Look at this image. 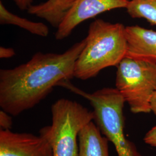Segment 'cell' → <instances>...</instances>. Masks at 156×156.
I'll return each mask as SVG.
<instances>
[{
	"label": "cell",
	"mask_w": 156,
	"mask_h": 156,
	"mask_svg": "<svg viewBox=\"0 0 156 156\" xmlns=\"http://www.w3.org/2000/svg\"><path fill=\"white\" fill-rule=\"evenodd\" d=\"M85 38L62 53L38 52L28 62L0 70V106L16 116L38 105L53 88L74 78Z\"/></svg>",
	"instance_id": "6da1fadb"
},
{
	"label": "cell",
	"mask_w": 156,
	"mask_h": 156,
	"mask_svg": "<svg viewBox=\"0 0 156 156\" xmlns=\"http://www.w3.org/2000/svg\"><path fill=\"white\" fill-rule=\"evenodd\" d=\"M86 44L75 62L74 78L87 80L108 67H117L126 56V27L97 19L89 26Z\"/></svg>",
	"instance_id": "7a4b0ae2"
},
{
	"label": "cell",
	"mask_w": 156,
	"mask_h": 156,
	"mask_svg": "<svg viewBox=\"0 0 156 156\" xmlns=\"http://www.w3.org/2000/svg\"><path fill=\"white\" fill-rule=\"evenodd\" d=\"M60 86L89 101L93 108V120L102 135L114 145L117 156H142L134 143L125 136L124 106L126 101L116 88L105 87L87 93L75 87L69 80L62 82Z\"/></svg>",
	"instance_id": "3957f363"
},
{
	"label": "cell",
	"mask_w": 156,
	"mask_h": 156,
	"mask_svg": "<svg viewBox=\"0 0 156 156\" xmlns=\"http://www.w3.org/2000/svg\"><path fill=\"white\" fill-rule=\"evenodd\" d=\"M51 124L40 130L49 140L53 156H78L79 134L94 120L93 112L75 101L61 98L52 105Z\"/></svg>",
	"instance_id": "277c9868"
},
{
	"label": "cell",
	"mask_w": 156,
	"mask_h": 156,
	"mask_svg": "<svg viewBox=\"0 0 156 156\" xmlns=\"http://www.w3.org/2000/svg\"><path fill=\"white\" fill-rule=\"evenodd\" d=\"M116 88L134 113L151 112L156 91V63L125 57L118 64Z\"/></svg>",
	"instance_id": "5b68a950"
},
{
	"label": "cell",
	"mask_w": 156,
	"mask_h": 156,
	"mask_svg": "<svg viewBox=\"0 0 156 156\" xmlns=\"http://www.w3.org/2000/svg\"><path fill=\"white\" fill-rule=\"evenodd\" d=\"M130 0H76L57 28L55 38L63 40L80 23L105 12L126 8Z\"/></svg>",
	"instance_id": "8992f818"
},
{
	"label": "cell",
	"mask_w": 156,
	"mask_h": 156,
	"mask_svg": "<svg viewBox=\"0 0 156 156\" xmlns=\"http://www.w3.org/2000/svg\"><path fill=\"white\" fill-rule=\"evenodd\" d=\"M0 156H53L49 140L42 134L0 129Z\"/></svg>",
	"instance_id": "52a82bcc"
},
{
	"label": "cell",
	"mask_w": 156,
	"mask_h": 156,
	"mask_svg": "<svg viewBox=\"0 0 156 156\" xmlns=\"http://www.w3.org/2000/svg\"><path fill=\"white\" fill-rule=\"evenodd\" d=\"M126 57L156 63V31L138 25L126 27Z\"/></svg>",
	"instance_id": "ba28073f"
},
{
	"label": "cell",
	"mask_w": 156,
	"mask_h": 156,
	"mask_svg": "<svg viewBox=\"0 0 156 156\" xmlns=\"http://www.w3.org/2000/svg\"><path fill=\"white\" fill-rule=\"evenodd\" d=\"M108 141L91 121L79 134L78 156H109Z\"/></svg>",
	"instance_id": "9c48e42d"
},
{
	"label": "cell",
	"mask_w": 156,
	"mask_h": 156,
	"mask_svg": "<svg viewBox=\"0 0 156 156\" xmlns=\"http://www.w3.org/2000/svg\"><path fill=\"white\" fill-rule=\"evenodd\" d=\"M76 0H48L45 2L30 6L29 14L44 19L57 28Z\"/></svg>",
	"instance_id": "30bf717a"
},
{
	"label": "cell",
	"mask_w": 156,
	"mask_h": 156,
	"mask_svg": "<svg viewBox=\"0 0 156 156\" xmlns=\"http://www.w3.org/2000/svg\"><path fill=\"white\" fill-rule=\"evenodd\" d=\"M0 24L14 25L42 37H46L49 34V29L44 23L33 22L12 13L6 8L1 1L0 2Z\"/></svg>",
	"instance_id": "8fae6325"
},
{
	"label": "cell",
	"mask_w": 156,
	"mask_h": 156,
	"mask_svg": "<svg viewBox=\"0 0 156 156\" xmlns=\"http://www.w3.org/2000/svg\"><path fill=\"white\" fill-rule=\"evenodd\" d=\"M126 9L131 17L145 19L156 26V0H130Z\"/></svg>",
	"instance_id": "7c38bea8"
},
{
	"label": "cell",
	"mask_w": 156,
	"mask_h": 156,
	"mask_svg": "<svg viewBox=\"0 0 156 156\" xmlns=\"http://www.w3.org/2000/svg\"><path fill=\"white\" fill-rule=\"evenodd\" d=\"M11 116L2 109L0 111V129L6 130L11 128L13 124Z\"/></svg>",
	"instance_id": "4fadbf2b"
},
{
	"label": "cell",
	"mask_w": 156,
	"mask_h": 156,
	"mask_svg": "<svg viewBox=\"0 0 156 156\" xmlns=\"http://www.w3.org/2000/svg\"><path fill=\"white\" fill-rule=\"evenodd\" d=\"M144 140L146 144L151 147H156V126L146 134Z\"/></svg>",
	"instance_id": "5bb4252c"
},
{
	"label": "cell",
	"mask_w": 156,
	"mask_h": 156,
	"mask_svg": "<svg viewBox=\"0 0 156 156\" xmlns=\"http://www.w3.org/2000/svg\"><path fill=\"white\" fill-rule=\"evenodd\" d=\"M15 51L11 48H0V58H9L15 55Z\"/></svg>",
	"instance_id": "9a60e30c"
},
{
	"label": "cell",
	"mask_w": 156,
	"mask_h": 156,
	"mask_svg": "<svg viewBox=\"0 0 156 156\" xmlns=\"http://www.w3.org/2000/svg\"><path fill=\"white\" fill-rule=\"evenodd\" d=\"M33 0H14L17 6L22 11L28 10L30 6L32 5Z\"/></svg>",
	"instance_id": "2e32d148"
},
{
	"label": "cell",
	"mask_w": 156,
	"mask_h": 156,
	"mask_svg": "<svg viewBox=\"0 0 156 156\" xmlns=\"http://www.w3.org/2000/svg\"><path fill=\"white\" fill-rule=\"evenodd\" d=\"M151 112H152L156 116V91L151 99Z\"/></svg>",
	"instance_id": "e0dca14e"
}]
</instances>
